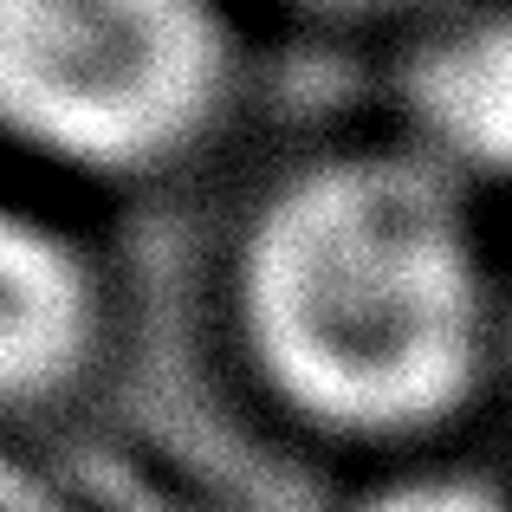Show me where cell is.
I'll return each instance as SVG.
<instances>
[{"mask_svg":"<svg viewBox=\"0 0 512 512\" xmlns=\"http://www.w3.org/2000/svg\"><path fill=\"white\" fill-rule=\"evenodd\" d=\"M357 512H512V506L500 487H487L474 474H402L363 493Z\"/></svg>","mask_w":512,"mask_h":512,"instance_id":"5","label":"cell"},{"mask_svg":"<svg viewBox=\"0 0 512 512\" xmlns=\"http://www.w3.org/2000/svg\"><path fill=\"white\" fill-rule=\"evenodd\" d=\"M318 7H344V13H376V7H415V0H318Z\"/></svg>","mask_w":512,"mask_h":512,"instance_id":"6","label":"cell"},{"mask_svg":"<svg viewBox=\"0 0 512 512\" xmlns=\"http://www.w3.org/2000/svg\"><path fill=\"white\" fill-rule=\"evenodd\" d=\"M214 0H0V137L85 175H156L227 111Z\"/></svg>","mask_w":512,"mask_h":512,"instance_id":"2","label":"cell"},{"mask_svg":"<svg viewBox=\"0 0 512 512\" xmlns=\"http://www.w3.org/2000/svg\"><path fill=\"white\" fill-rule=\"evenodd\" d=\"M500 350L512 357V286H506V299H500Z\"/></svg>","mask_w":512,"mask_h":512,"instance_id":"7","label":"cell"},{"mask_svg":"<svg viewBox=\"0 0 512 512\" xmlns=\"http://www.w3.org/2000/svg\"><path fill=\"white\" fill-rule=\"evenodd\" d=\"M415 156L454 188L512 182V7L435 26L402 72Z\"/></svg>","mask_w":512,"mask_h":512,"instance_id":"3","label":"cell"},{"mask_svg":"<svg viewBox=\"0 0 512 512\" xmlns=\"http://www.w3.org/2000/svg\"><path fill=\"white\" fill-rule=\"evenodd\" d=\"M98 279L52 221L0 201V402L59 396L98 350Z\"/></svg>","mask_w":512,"mask_h":512,"instance_id":"4","label":"cell"},{"mask_svg":"<svg viewBox=\"0 0 512 512\" xmlns=\"http://www.w3.org/2000/svg\"><path fill=\"white\" fill-rule=\"evenodd\" d=\"M234 318L260 383L350 441L441 428L500 350V292L467 201L415 150H350L286 175L240 234Z\"/></svg>","mask_w":512,"mask_h":512,"instance_id":"1","label":"cell"}]
</instances>
